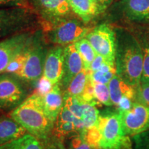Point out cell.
<instances>
[{
  "mask_svg": "<svg viewBox=\"0 0 149 149\" xmlns=\"http://www.w3.org/2000/svg\"><path fill=\"white\" fill-rule=\"evenodd\" d=\"M117 74L133 87L140 84L143 70L142 46L133 34L123 29L116 32Z\"/></svg>",
  "mask_w": 149,
  "mask_h": 149,
  "instance_id": "1",
  "label": "cell"
},
{
  "mask_svg": "<svg viewBox=\"0 0 149 149\" xmlns=\"http://www.w3.org/2000/svg\"><path fill=\"white\" fill-rule=\"evenodd\" d=\"M9 115L29 134L39 139H46L55 124L46 113L42 97L35 93L13 110Z\"/></svg>",
  "mask_w": 149,
  "mask_h": 149,
  "instance_id": "2",
  "label": "cell"
},
{
  "mask_svg": "<svg viewBox=\"0 0 149 149\" xmlns=\"http://www.w3.org/2000/svg\"><path fill=\"white\" fill-rule=\"evenodd\" d=\"M38 16L31 6L0 8V40L13 35L38 30Z\"/></svg>",
  "mask_w": 149,
  "mask_h": 149,
  "instance_id": "3",
  "label": "cell"
},
{
  "mask_svg": "<svg viewBox=\"0 0 149 149\" xmlns=\"http://www.w3.org/2000/svg\"><path fill=\"white\" fill-rule=\"evenodd\" d=\"M48 51L45 35L42 29L37 30L25 48V61L22 70L16 76L23 81H38L44 74Z\"/></svg>",
  "mask_w": 149,
  "mask_h": 149,
  "instance_id": "4",
  "label": "cell"
},
{
  "mask_svg": "<svg viewBox=\"0 0 149 149\" xmlns=\"http://www.w3.org/2000/svg\"><path fill=\"white\" fill-rule=\"evenodd\" d=\"M44 32L72 18L69 0H31Z\"/></svg>",
  "mask_w": 149,
  "mask_h": 149,
  "instance_id": "5",
  "label": "cell"
},
{
  "mask_svg": "<svg viewBox=\"0 0 149 149\" xmlns=\"http://www.w3.org/2000/svg\"><path fill=\"white\" fill-rule=\"evenodd\" d=\"M44 32V31H43ZM90 29L77 18H70L61 22L51 29L44 32L46 39L53 44L64 46L75 42L84 38Z\"/></svg>",
  "mask_w": 149,
  "mask_h": 149,
  "instance_id": "6",
  "label": "cell"
},
{
  "mask_svg": "<svg viewBox=\"0 0 149 149\" xmlns=\"http://www.w3.org/2000/svg\"><path fill=\"white\" fill-rule=\"evenodd\" d=\"M28 97L22 79L15 74H0V109L13 111Z\"/></svg>",
  "mask_w": 149,
  "mask_h": 149,
  "instance_id": "7",
  "label": "cell"
},
{
  "mask_svg": "<svg viewBox=\"0 0 149 149\" xmlns=\"http://www.w3.org/2000/svg\"><path fill=\"white\" fill-rule=\"evenodd\" d=\"M97 55L112 64H115L116 34L110 26L102 24L90 31L85 37Z\"/></svg>",
  "mask_w": 149,
  "mask_h": 149,
  "instance_id": "8",
  "label": "cell"
},
{
  "mask_svg": "<svg viewBox=\"0 0 149 149\" xmlns=\"http://www.w3.org/2000/svg\"><path fill=\"white\" fill-rule=\"evenodd\" d=\"M97 126L102 134L100 149H115L126 136L118 112L100 115Z\"/></svg>",
  "mask_w": 149,
  "mask_h": 149,
  "instance_id": "9",
  "label": "cell"
},
{
  "mask_svg": "<svg viewBox=\"0 0 149 149\" xmlns=\"http://www.w3.org/2000/svg\"><path fill=\"white\" fill-rule=\"evenodd\" d=\"M117 112L125 135H136L149 130V107L135 102L130 111Z\"/></svg>",
  "mask_w": 149,
  "mask_h": 149,
  "instance_id": "10",
  "label": "cell"
},
{
  "mask_svg": "<svg viewBox=\"0 0 149 149\" xmlns=\"http://www.w3.org/2000/svg\"><path fill=\"white\" fill-rule=\"evenodd\" d=\"M35 31L20 33L0 40V74L5 73L11 61L25 49Z\"/></svg>",
  "mask_w": 149,
  "mask_h": 149,
  "instance_id": "11",
  "label": "cell"
},
{
  "mask_svg": "<svg viewBox=\"0 0 149 149\" xmlns=\"http://www.w3.org/2000/svg\"><path fill=\"white\" fill-rule=\"evenodd\" d=\"M119 17L130 22H149V0H120L113 6Z\"/></svg>",
  "mask_w": 149,
  "mask_h": 149,
  "instance_id": "12",
  "label": "cell"
},
{
  "mask_svg": "<svg viewBox=\"0 0 149 149\" xmlns=\"http://www.w3.org/2000/svg\"><path fill=\"white\" fill-rule=\"evenodd\" d=\"M64 48L57 45L48 51L44 64L43 76L51 84L61 82L64 75Z\"/></svg>",
  "mask_w": 149,
  "mask_h": 149,
  "instance_id": "13",
  "label": "cell"
},
{
  "mask_svg": "<svg viewBox=\"0 0 149 149\" xmlns=\"http://www.w3.org/2000/svg\"><path fill=\"white\" fill-rule=\"evenodd\" d=\"M83 69V60L74 44L67 45L64 48V75L59 83L61 87L66 89L71 80Z\"/></svg>",
  "mask_w": 149,
  "mask_h": 149,
  "instance_id": "14",
  "label": "cell"
},
{
  "mask_svg": "<svg viewBox=\"0 0 149 149\" xmlns=\"http://www.w3.org/2000/svg\"><path fill=\"white\" fill-rule=\"evenodd\" d=\"M45 111L50 119L55 123L64 107V95L61 92V86L57 84L49 92L42 96Z\"/></svg>",
  "mask_w": 149,
  "mask_h": 149,
  "instance_id": "15",
  "label": "cell"
},
{
  "mask_svg": "<svg viewBox=\"0 0 149 149\" xmlns=\"http://www.w3.org/2000/svg\"><path fill=\"white\" fill-rule=\"evenodd\" d=\"M112 103L115 107L118 105L123 96H127L137 101V87L128 84L116 74L108 84Z\"/></svg>",
  "mask_w": 149,
  "mask_h": 149,
  "instance_id": "16",
  "label": "cell"
},
{
  "mask_svg": "<svg viewBox=\"0 0 149 149\" xmlns=\"http://www.w3.org/2000/svg\"><path fill=\"white\" fill-rule=\"evenodd\" d=\"M25 128L10 117H0V146L27 134Z\"/></svg>",
  "mask_w": 149,
  "mask_h": 149,
  "instance_id": "17",
  "label": "cell"
},
{
  "mask_svg": "<svg viewBox=\"0 0 149 149\" xmlns=\"http://www.w3.org/2000/svg\"><path fill=\"white\" fill-rule=\"evenodd\" d=\"M69 2L73 13L85 24L102 13L94 0H69Z\"/></svg>",
  "mask_w": 149,
  "mask_h": 149,
  "instance_id": "18",
  "label": "cell"
},
{
  "mask_svg": "<svg viewBox=\"0 0 149 149\" xmlns=\"http://www.w3.org/2000/svg\"><path fill=\"white\" fill-rule=\"evenodd\" d=\"M90 73V70L85 69H83L79 73H78L71 80L66 89V93L64 95L74 97L80 100L88 82Z\"/></svg>",
  "mask_w": 149,
  "mask_h": 149,
  "instance_id": "19",
  "label": "cell"
},
{
  "mask_svg": "<svg viewBox=\"0 0 149 149\" xmlns=\"http://www.w3.org/2000/svg\"><path fill=\"white\" fill-rule=\"evenodd\" d=\"M74 46L83 60L84 69L90 70L91 63L97 55L96 52L93 49L90 42L85 37L74 43Z\"/></svg>",
  "mask_w": 149,
  "mask_h": 149,
  "instance_id": "20",
  "label": "cell"
},
{
  "mask_svg": "<svg viewBox=\"0 0 149 149\" xmlns=\"http://www.w3.org/2000/svg\"><path fill=\"white\" fill-rule=\"evenodd\" d=\"M117 74L116 65L107 61L100 69L95 72H91V78L93 82L109 84L110 81Z\"/></svg>",
  "mask_w": 149,
  "mask_h": 149,
  "instance_id": "21",
  "label": "cell"
},
{
  "mask_svg": "<svg viewBox=\"0 0 149 149\" xmlns=\"http://www.w3.org/2000/svg\"><path fill=\"white\" fill-rule=\"evenodd\" d=\"M99 117L100 113L95 106L88 103H84L82 120L85 129L96 126L97 124Z\"/></svg>",
  "mask_w": 149,
  "mask_h": 149,
  "instance_id": "22",
  "label": "cell"
},
{
  "mask_svg": "<svg viewBox=\"0 0 149 149\" xmlns=\"http://www.w3.org/2000/svg\"><path fill=\"white\" fill-rule=\"evenodd\" d=\"M87 144L93 149H100V144L102 139V134L97 126L86 128L81 133Z\"/></svg>",
  "mask_w": 149,
  "mask_h": 149,
  "instance_id": "23",
  "label": "cell"
},
{
  "mask_svg": "<svg viewBox=\"0 0 149 149\" xmlns=\"http://www.w3.org/2000/svg\"><path fill=\"white\" fill-rule=\"evenodd\" d=\"M94 93L97 102L100 104H104L108 107L113 105L107 84L94 82Z\"/></svg>",
  "mask_w": 149,
  "mask_h": 149,
  "instance_id": "24",
  "label": "cell"
},
{
  "mask_svg": "<svg viewBox=\"0 0 149 149\" xmlns=\"http://www.w3.org/2000/svg\"><path fill=\"white\" fill-rule=\"evenodd\" d=\"M13 141L17 149H43L40 141L31 134H26L21 138Z\"/></svg>",
  "mask_w": 149,
  "mask_h": 149,
  "instance_id": "25",
  "label": "cell"
},
{
  "mask_svg": "<svg viewBox=\"0 0 149 149\" xmlns=\"http://www.w3.org/2000/svg\"><path fill=\"white\" fill-rule=\"evenodd\" d=\"M53 133L57 137H63L69 134L77 131L73 122H64L57 120L53 127Z\"/></svg>",
  "mask_w": 149,
  "mask_h": 149,
  "instance_id": "26",
  "label": "cell"
},
{
  "mask_svg": "<svg viewBox=\"0 0 149 149\" xmlns=\"http://www.w3.org/2000/svg\"><path fill=\"white\" fill-rule=\"evenodd\" d=\"M143 50V70L141 82L149 84V40L144 42Z\"/></svg>",
  "mask_w": 149,
  "mask_h": 149,
  "instance_id": "27",
  "label": "cell"
},
{
  "mask_svg": "<svg viewBox=\"0 0 149 149\" xmlns=\"http://www.w3.org/2000/svg\"><path fill=\"white\" fill-rule=\"evenodd\" d=\"M137 102L149 107V84L140 83L137 87Z\"/></svg>",
  "mask_w": 149,
  "mask_h": 149,
  "instance_id": "28",
  "label": "cell"
},
{
  "mask_svg": "<svg viewBox=\"0 0 149 149\" xmlns=\"http://www.w3.org/2000/svg\"><path fill=\"white\" fill-rule=\"evenodd\" d=\"M53 86H54L51 84L49 81H48L44 76H42L41 79L37 81V87L35 93L42 97L49 92Z\"/></svg>",
  "mask_w": 149,
  "mask_h": 149,
  "instance_id": "29",
  "label": "cell"
},
{
  "mask_svg": "<svg viewBox=\"0 0 149 149\" xmlns=\"http://www.w3.org/2000/svg\"><path fill=\"white\" fill-rule=\"evenodd\" d=\"M70 149H93L92 147L87 144L84 139L83 135H79L74 137L70 141Z\"/></svg>",
  "mask_w": 149,
  "mask_h": 149,
  "instance_id": "30",
  "label": "cell"
},
{
  "mask_svg": "<svg viewBox=\"0 0 149 149\" xmlns=\"http://www.w3.org/2000/svg\"><path fill=\"white\" fill-rule=\"evenodd\" d=\"M137 102L127 96H123L121 98L118 105L117 106V111H130L133 107L135 102Z\"/></svg>",
  "mask_w": 149,
  "mask_h": 149,
  "instance_id": "31",
  "label": "cell"
},
{
  "mask_svg": "<svg viewBox=\"0 0 149 149\" xmlns=\"http://www.w3.org/2000/svg\"><path fill=\"white\" fill-rule=\"evenodd\" d=\"M31 6L29 0H0V7Z\"/></svg>",
  "mask_w": 149,
  "mask_h": 149,
  "instance_id": "32",
  "label": "cell"
},
{
  "mask_svg": "<svg viewBox=\"0 0 149 149\" xmlns=\"http://www.w3.org/2000/svg\"><path fill=\"white\" fill-rule=\"evenodd\" d=\"M74 117H74V115L70 112V110L64 105V107H63V108L61 110L60 113H59L58 117H57V120L64 121V122H73Z\"/></svg>",
  "mask_w": 149,
  "mask_h": 149,
  "instance_id": "33",
  "label": "cell"
},
{
  "mask_svg": "<svg viewBox=\"0 0 149 149\" xmlns=\"http://www.w3.org/2000/svg\"><path fill=\"white\" fill-rule=\"evenodd\" d=\"M107 61L106 60L104 57L97 54L95 58V59L93 61V62L91 63V64L90 71L91 72L97 71V70L100 69V68L102 66V65L105 64Z\"/></svg>",
  "mask_w": 149,
  "mask_h": 149,
  "instance_id": "34",
  "label": "cell"
},
{
  "mask_svg": "<svg viewBox=\"0 0 149 149\" xmlns=\"http://www.w3.org/2000/svg\"><path fill=\"white\" fill-rule=\"evenodd\" d=\"M115 149H132V142L129 136L126 135L122 143Z\"/></svg>",
  "mask_w": 149,
  "mask_h": 149,
  "instance_id": "35",
  "label": "cell"
},
{
  "mask_svg": "<svg viewBox=\"0 0 149 149\" xmlns=\"http://www.w3.org/2000/svg\"><path fill=\"white\" fill-rule=\"evenodd\" d=\"M94 1L98 6L101 12L103 13L111 4L113 0H94Z\"/></svg>",
  "mask_w": 149,
  "mask_h": 149,
  "instance_id": "36",
  "label": "cell"
},
{
  "mask_svg": "<svg viewBox=\"0 0 149 149\" xmlns=\"http://www.w3.org/2000/svg\"><path fill=\"white\" fill-rule=\"evenodd\" d=\"M0 149H17L15 145L14 144V141L12 142L8 143V144H6L3 146H0Z\"/></svg>",
  "mask_w": 149,
  "mask_h": 149,
  "instance_id": "37",
  "label": "cell"
},
{
  "mask_svg": "<svg viewBox=\"0 0 149 149\" xmlns=\"http://www.w3.org/2000/svg\"><path fill=\"white\" fill-rule=\"evenodd\" d=\"M148 146H149V144H148Z\"/></svg>",
  "mask_w": 149,
  "mask_h": 149,
  "instance_id": "38",
  "label": "cell"
}]
</instances>
